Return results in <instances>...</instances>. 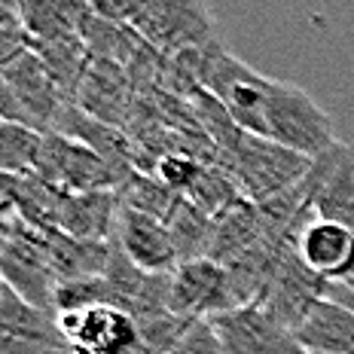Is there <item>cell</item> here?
Segmentation results:
<instances>
[{"mask_svg": "<svg viewBox=\"0 0 354 354\" xmlns=\"http://www.w3.org/2000/svg\"><path fill=\"white\" fill-rule=\"evenodd\" d=\"M312 165L315 159L269 141V138L250 135V131H241L232 150H226L220 156V168H226L239 183L241 196L257 205L297 187L302 177L312 171Z\"/></svg>", "mask_w": 354, "mask_h": 354, "instance_id": "6da1fadb", "label": "cell"}, {"mask_svg": "<svg viewBox=\"0 0 354 354\" xmlns=\"http://www.w3.org/2000/svg\"><path fill=\"white\" fill-rule=\"evenodd\" d=\"M263 138L281 147H290V150H297L308 159H321L324 153L339 144L333 120L318 107V101L297 86L281 83V80L269 83Z\"/></svg>", "mask_w": 354, "mask_h": 354, "instance_id": "7a4b0ae2", "label": "cell"}, {"mask_svg": "<svg viewBox=\"0 0 354 354\" xmlns=\"http://www.w3.org/2000/svg\"><path fill=\"white\" fill-rule=\"evenodd\" d=\"M68 107L62 88L34 49L3 62L0 77V113L3 122H19L37 131H53L58 113Z\"/></svg>", "mask_w": 354, "mask_h": 354, "instance_id": "3957f363", "label": "cell"}, {"mask_svg": "<svg viewBox=\"0 0 354 354\" xmlns=\"http://www.w3.org/2000/svg\"><path fill=\"white\" fill-rule=\"evenodd\" d=\"M0 272L25 302L55 312L58 272L43 241V230L28 226L19 214H3V245H0Z\"/></svg>", "mask_w": 354, "mask_h": 354, "instance_id": "277c9868", "label": "cell"}, {"mask_svg": "<svg viewBox=\"0 0 354 354\" xmlns=\"http://www.w3.org/2000/svg\"><path fill=\"white\" fill-rule=\"evenodd\" d=\"M135 168L113 165L88 144L62 131H46L37 177L64 193H120Z\"/></svg>", "mask_w": 354, "mask_h": 354, "instance_id": "5b68a950", "label": "cell"}, {"mask_svg": "<svg viewBox=\"0 0 354 354\" xmlns=\"http://www.w3.org/2000/svg\"><path fill=\"white\" fill-rule=\"evenodd\" d=\"M141 40L156 53H189L214 40V19L202 0H150L131 25Z\"/></svg>", "mask_w": 354, "mask_h": 354, "instance_id": "8992f818", "label": "cell"}, {"mask_svg": "<svg viewBox=\"0 0 354 354\" xmlns=\"http://www.w3.org/2000/svg\"><path fill=\"white\" fill-rule=\"evenodd\" d=\"M235 297L230 287V272L223 263L211 257L183 260L174 266L168 281V312L177 318H214V315L232 312Z\"/></svg>", "mask_w": 354, "mask_h": 354, "instance_id": "52a82bcc", "label": "cell"}, {"mask_svg": "<svg viewBox=\"0 0 354 354\" xmlns=\"http://www.w3.org/2000/svg\"><path fill=\"white\" fill-rule=\"evenodd\" d=\"M58 327L77 354H135L141 342L135 315L110 302L62 312Z\"/></svg>", "mask_w": 354, "mask_h": 354, "instance_id": "ba28073f", "label": "cell"}, {"mask_svg": "<svg viewBox=\"0 0 354 354\" xmlns=\"http://www.w3.org/2000/svg\"><path fill=\"white\" fill-rule=\"evenodd\" d=\"M208 321L226 354H312L290 327L275 321L257 302L214 315Z\"/></svg>", "mask_w": 354, "mask_h": 354, "instance_id": "9c48e42d", "label": "cell"}, {"mask_svg": "<svg viewBox=\"0 0 354 354\" xmlns=\"http://www.w3.org/2000/svg\"><path fill=\"white\" fill-rule=\"evenodd\" d=\"M68 348L58 312L25 302L10 284H0V354H58Z\"/></svg>", "mask_w": 354, "mask_h": 354, "instance_id": "30bf717a", "label": "cell"}, {"mask_svg": "<svg viewBox=\"0 0 354 354\" xmlns=\"http://www.w3.org/2000/svg\"><path fill=\"white\" fill-rule=\"evenodd\" d=\"M327 281L318 278L306 263L299 260L297 248L287 250V254L278 260L275 272L269 275L263 293L257 297V306H263L266 312L275 321H281L284 327L297 330L299 321L308 315V308L318 299L327 297Z\"/></svg>", "mask_w": 354, "mask_h": 354, "instance_id": "8fae6325", "label": "cell"}, {"mask_svg": "<svg viewBox=\"0 0 354 354\" xmlns=\"http://www.w3.org/2000/svg\"><path fill=\"white\" fill-rule=\"evenodd\" d=\"M113 241L144 272H174V266L180 263L171 226L153 214L129 208V205H120Z\"/></svg>", "mask_w": 354, "mask_h": 354, "instance_id": "7c38bea8", "label": "cell"}, {"mask_svg": "<svg viewBox=\"0 0 354 354\" xmlns=\"http://www.w3.org/2000/svg\"><path fill=\"white\" fill-rule=\"evenodd\" d=\"M297 254L327 284H345L354 275V230L315 214L302 226Z\"/></svg>", "mask_w": 354, "mask_h": 354, "instance_id": "4fadbf2b", "label": "cell"}, {"mask_svg": "<svg viewBox=\"0 0 354 354\" xmlns=\"http://www.w3.org/2000/svg\"><path fill=\"white\" fill-rule=\"evenodd\" d=\"M312 208L324 220L354 230V153L351 147L336 144L321 159H315L312 171Z\"/></svg>", "mask_w": 354, "mask_h": 354, "instance_id": "5bb4252c", "label": "cell"}, {"mask_svg": "<svg viewBox=\"0 0 354 354\" xmlns=\"http://www.w3.org/2000/svg\"><path fill=\"white\" fill-rule=\"evenodd\" d=\"M120 193H64L58 196L55 230L86 241H113Z\"/></svg>", "mask_w": 354, "mask_h": 354, "instance_id": "9a60e30c", "label": "cell"}, {"mask_svg": "<svg viewBox=\"0 0 354 354\" xmlns=\"http://www.w3.org/2000/svg\"><path fill=\"white\" fill-rule=\"evenodd\" d=\"M312 354H354V312L336 299H318L293 330Z\"/></svg>", "mask_w": 354, "mask_h": 354, "instance_id": "2e32d148", "label": "cell"}, {"mask_svg": "<svg viewBox=\"0 0 354 354\" xmlns=\"http://www.w3.org/2000/svg\"><path fill=\"white\" fill-rule=\"evenodd\" d=\"M19 6L34 46L83 34L92 19L88 0H19Z\"/></svg>", "mask_w": 354, "mask_h": 354, "instance_id": "e0dca14e", "label": "cell"}, {"mask_svg": "<svg viewBox=\"0 0 354 354\" xmlns=\"http://www.w3.org/2000/svg\"><path fill=\"white\" fill-rule=\"evenodd\" d=\"M214 223H217V220H214L211 214H205L198 205L189 202L187 196L180 198L177 211L171 214V220H168L180 263L183 260H198V257H208L211 239H214Z\"/></svg>", "mask_w": 354, "mask_h": 354, "instance_id": "ac0fdd59", "label": "cell"}, {"mask_svg": "<svg viewBox=\"0 0 354 354\" xmlns=\"http://www.w3.org/2000/svg\"><path fill=\"white\" fill-rule=\"evenodd\" d=\"M46 131L28 129L19 122H0V168L3 174H37Z\"/></svg>", "mask_w": 354, "mask_h": 354, "instance_id": "d6986e66", "label": "cell"}, {"mask_svg": "<svg viewBox=\"0 0 354 354\" xmlns=\"http://www.w3.org/2000/svg\"><path fill=\"white\" fill-rule=\"evenodd\" d=\"M180 198L183 196L174 193L171 187H165L156 174H141V171L131 174L129 180L122 183V189H120V202L122 205L138 208L144 214H153V217L165 220V223L171 220V214L177 211Z\"/></svg>", "mask_w": 354, "mask_h": 354, "instance_id": "ffe728a7", "label": "cell"}, {"mask_svg": "<svg viewBox=\"0 0 354 354\" xmlns=\"http://www.w3.org/2000/svg\"><path fill=\"white\" fill-rule=\"evenodd\" d=\"M153 174H156L165 187H171L174 193L189 196V189L202 180L205 165H198L189 153H165V156H159V162L153 165Z\"/></svg>", "mask_w": 354, "mask_h": 354, "instance_id": "44dd1931", "label": "cell"}, {"mask_svg": "<svg viewBox=\"0 0 354 354\" xmlns=\"http://www.w3.org/2000/svg\"><path fill=\"white\" fill-rule=\"evenodd\" d=\"M165 354H226L208 318H196L183 327L177 342Z\"/></svg>", "mask_w": 354, "mask_h": 354, "instance_id": "7402d4cb", "label": "cell"}, {"mask_svg": "<svg viewBox=\"0 0 354 354\" xmlns=\"http://www.w3.org/2000/svg\"><path fill=\"white\" fill-rule=\"evenodd\" d=\"M92 3V12L107 21H113V25H122V28H131L135 25V19L144 12V6L150 3V0H88Z\"/></svg>", "mask_w": 354, "mask_h": 354, "instance_id": "603a6c76", "label": "cell"}, {"mask_svg": "<svg viewBox=\"0 0 354 354\" xmlns=\"http://www.w3.org/2000/svg\"><path fill=\"white\" fill-rule=\"evenodd\" d=\"M327 299L342 302L345 308H351V312H354V290H351V287H345V284H330V287H327Z\"/></svg>", "mask_w": 354, "mask_h": 354, "instance_id": "cb8c5ba5", "label": "cell"}, {"mask_svg": "<svg viewBox=\"0 0 354 354\" xmlns=\"http://www.w3.org/2000/svg\"><path fill=\"white\" fill-rule=\"evenodd\" d=\"M58 354H77V351H73V348H71V345H68V348H62V351H58Z\"/></svg>", "mask_w": 354, "mask_h": 354, "instance_id": "d4e9b609", "label": "cell"}, {"mask_svg": "<svg viewBox=\"0 0 354 354\" xmlns=\"http://www.w3.org/2000/svg\"><path fill=\"white\" fill-rule=\"evenodd\" d=\"M345 287H351V290H354V275H351V281H345Z\"/></svg>", "mask_w": 354, "mask_h": 354, "instance_id": "484cf974", "label": "cell"}]
</instances>
